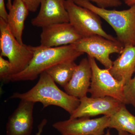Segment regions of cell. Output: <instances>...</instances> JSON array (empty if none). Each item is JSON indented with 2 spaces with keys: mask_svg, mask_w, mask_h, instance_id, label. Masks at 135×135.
<instances>
[{
  "mask_svg": "<svg viewBox=\"0 0 135 135\" xmlns=\"http://www.w3.org/2000/svg\"><path fill=\"white\" fill-rule=\"evenodd\" d=\"M42 104L43 108L50 105L59 107L71 115L80 103L79 98L70 95L60 89L56 82L45 72L40 76L34 86L24 93L15 92L10 97Z\"/></svg>",
  "mask_w": 135,
  "mask_h": 135,
  "instance_id": "obj_2",
  "label": "cell"
},
{
  "mask_svg": "<svg viewBox=\"0 0 135 135\" xmlns=\"http://www.w3.org/2000/svg\"><path fill=\"white\" fill-rule=\"evenodd\" d=\"M73 44L77 51L86 53L88 56L98 60L108 69L113 63L110 55L113 53L120 54L124 48L119 41H113L98 35L83 38Z\"/></svg>",
  "mask_w": 135,
  "mask_h": 135,
  "instance_id": "obj_6",
  "label": "cell"
},
{
  "mask_svg": "<svg viewBox=\"0 0 135 135\" xmlns=\"http://www.w3.org/2000/svg\"><path fill=\"white\" fill-rule=\"evenodd\" d=\"M74 2L105 20L114 30L117 40L123 47L135 46V4L128 9L119 11L99 7L86 0Z\"/></svg>",
  "mask_w": 135,
  "mask_h": 135,
  "instance_id": "obj_3",
  "label": "cell"
},
{
  "mask_svg": "<svg viewBox=\"0 0 135 135\" xmlns=\"http://www.w3.org/2000/svg\"><path fill=\"white\" fill-rule=\"evenodd\" d=\"M12 4L11 0H7V7L9 10L12 8Z\"/></svg>",
  "mask_w": 135,
  "mask_h": 135,
  "instance_id": "obj_25",
  "label": "cell"
},
{
  "mask_svg": "<svg viewBox=\"0 0 135 135\" xmlns=\"http://www.w3.org/2000/svg\"></svg>",
  "mask_w": 135,
  "mask_h": 135,
  "instance_id": "obj_29",
  "label": "cell"
},
{
  "mask_svg": "<svg viewBox=\"0 0 135 135\" xmlns=\"http://www.w3.org/2000/svg\"><path fill=\"white\" fill-rule=\"evenodd\" d=\"M104 135H111L110 130H109V129H108V130L107 131L106 133H105V134Z\"/></svg>",
  "mask_w": 135,
  "mask_h": 135,
  "instance_id": "obj_27",
  "label": "cell"
},
{
  "mask_svg": "<svg viewBox=\"0 0 135 135\" xmlns=\"http://www.w3.org/2000/svg\"><path fill=\"white\" fill-rule=\"evenodd\" d=\"M124 2L126 5L129 7L135 4V0H126Z\"/></svg>",
  "mask_w": 135,
  "mask_h": 135,
  "instance_id": "obj_24",
  "label": "cell"
},
{
  "mask_svg": "<svg viewBox=\"0 0 135 135\" xmlns=\"http://www.w3.org/2000/svg\"><path fill=\"white\" fill-rule=\"evenodd\" d=\"M65 5L69 15V23L83 38L98 35L113 41H118L117 38L105 31L100 17L95 12L72 1L65 0Z\"/></svg>",
  "mask_w": 135,
  "mask_h": 135,
  "instance_id": "obj_5",
  "label": "cell"
},
{
  "mask_svg": "<svg viewBox=\"0 0 135 135\" xmlns=\"http://www.w3.org/2000/svg\"><path fill=\"white\" fill-rule=\"evenodd\" d=\"M12 75V66L8 60L0 56V78L4 82L11 81Z\"/></svg>",
  "mask_w": 135,
  "mask_h": 135,
  "instance_id": "obj_19",
  "label": "cell"
},
{
  "mask_svg": "<svg viewBox=\"0 0 135 135\" xmlns=\"http://www.w3.org/2000/svg\"><path fill=\"white\" fill-rule=\"evenodd\" d=\"M30 12H35L40 5L42 0H22Z\"/></svg>",
  "mask_w": 135,
  "mask_h": 135,
  "instance_id": "obj_21",
  "label": "cell"
},
{
  "mask_svg": "<svg viewBox=\"0 0 135 135\" xmlns=\"http://www.w3.org/2000/svg\"><path fill=\"white\" fill-rule=\"evenodd\" d=\"M92 72L89 59L84 58L77 65L70 81L64 88L68 94L80 99L87 96L91 84Z\"/></svg>",
  "mask_w": 135,
  "mask_h": 135,
  "instance_id": "obj_13",
  "label": "cell"
},
{
  "mask_svg": "<svg viewBox=\"0 0 135 135\" xmlns=\"http://www.w3.org/2000/svg\"><path fill=\"white\" fill-rule=\"evenodd\" d=\"M74 1L76 0H70ZM95 3L99 7L107 9L109 8L117 7L122 5L121 0H86Z\"/></svg>",
  "mask_w": 135,
  "mask_h": 135,
  "instance_id": "obj_20",
  "label": "cell"
},
{
  "mask_svg": "<svg viewBox=\"0 0 135 135\" xmlns=\"http://www.w3.org/2000/svg\"><path fill=\"white\" fill-rule=\"evenodd\" d=\"M118 135H131L129 133L123 131H118Z\"/></svg>",
  "mask_w": 135,
  "mask_h": 135,
  "instance_id": "obj_26",
  "label": "cell"
},
{
  "mask_svg": "<svg viewBox=\"0 0 135 135\" xmlns=\"http://www.w3.org/2000/svg\"><path fill=\"white\" fill-rule=\"evenodd\" d=\"M47 120L46 119L42 120L38 126V131L36 133V135H41L43 131L44 128L47 124Z\"/></svg>",
  "mask_w": 135,
  "mask_h": 135,
  "instance_id": "obj_23",
  "label": "cell"
},
{
  "mask_svg": "<svg viewBox=\"0 0 135 135\" xmlns=\"http://www.w3.org/2000/svg\"><path fill=\"white\" fill-rule=\"evenodd\" d=\"M77 65L74 61L63 62L51 66L45 72L64 88L71 79Z\"/></svg>",
  "mask_w": 135,
  "mask_h": 135,
  "instance_id": "obj_17",
  "label": "cell"
},
{
  "mask_svg": "<svg viewBox=\"0 0 135 135\" xmlns=\"http://www.w3.org/2000/svg\"><path fill=\"white\" fill-rule=\"evenodd\" d=\"M123 1H126V0H123Z\"/></svg>",
  "mask_w": 135,
  "mask_h": 135,
  "instance_id": "obj_28",
  "label": "cell"
},
{
  "mask_svg": "<svg viewBox=\"0 0 135 135\" xmlns=\"http://www.w3.org/2000/svg\"><path fill=\"white\" fill-rule=\"evenodd\" d=\"M79 106L70 115V119L89 118L103 114L111 116L119 110L122 103L109 97L92 98L87 96L80 99Z\"/></svg>",
  "mask_w": 135,
  "mask_h": 135,
  "instance_id": "obj_9",
  "label": "cell"
},
{
  "mask_svg": "<svg viewBox=\"0 0 135 135\" xmlns=\"http://www.w3.org/2000/svg\"><path fill=\"white\" fill-rule=\"evenodd\" d=\"M33 55L23 71L11 76L10 81H33L49 68L59 63L75 60L84 53L77 51L73 44L55 47L32 46Z\"/></svg>",
  "mask_w": 135,
  "mask_h": 135,
  "instance_id": "obj_1",
  "label": "cell"
},
{
  "mask_svg": "<svg viewBox=\"0 0 135 135\" xmlns=\"http://www.w3.org/2000/svg\"><path fill=\"white\" fill-rule=\"evenodd\" d=\"M92 75L89 92L91 97H111L123 103V81H118L113 76L109 69H101L97 64L95 59L88 56Z\"/></svg>",
  "mask_w": 135,
  "mask_h": 135,
  "instance_id": "obj_7",
  "label": "cell"
},
{
  "mask_svg": "<svg viewBox=\"0 0 135 135\" xmlns=\"http://www.w3.org/2000/svg\"><path fill=\"white\" fill-rule=\"evenodd\" d=\"M35 104L31 101L21 100L17 109L8 118L6 135L31 134Z\"/></svg>",
  "mask_w": 135,
  "mask_h": 135,
  "instance_id": "obj_11",
  "label": "cell"
},
{
  "mask_svg": "<svg viewBox=\"0 0 135 135\" xmlns=\"http://www.w3.org/2000/svg\"><path fill=\"white\" fill-rule=\"evenodd\" d=\"M120 55L109 70L116 80L125 84L135 73V46H125Z\"/></svg>",
  "mask_w": 135,
  "mask_h": 135,
  "instance_id": "obj_14",
  "label": "cell"
},
{
  "mask_svg": "<svg viewBox=\"0 0 135 135\" xmlns=\"http://www.w3.org/2000/svg\"><path fill=\"white\" fill-rule=\"evenodd\" d=\"M109 116L81 118L57 122L53 127L62 135H103L109 127Z\"/></svg>",
  "mask_w": 135,
  "mask_h": 135,
  "instance_id": "obj_8",
  "label": "cell"
},
{
  "mask_svg": "<svg viewBox=\"0 0 135 135\" xmlns=\"http://www.w3.org/2000/svg\"><path fill=\"white\" fill-rule=\"evenodd\" d=\"M123 104L131 105L135 108V75L123 86Z\"/></svg>",
  "mask_w": 135,
  "mask_h": 135,
  "instance_id": "obj_18",
  "label": "cell"
},
{
  "mask_svg": "<svg viewBox=\"0 0 135 135\" xmlns=\"http://www.w3.org/2000/svg\"><path fill=\"white\" fill-rule=\"evenodd\" d=\"M0 50L1 56L7 57L11 64L12 75L23 71L33 55L32 46L20 43L10 31L7 22L1 18Z\"/></svg>",
  "mask_w": 135,
  "mask_h": 135,
  "instance_id": "obj_4",
  "label": "cell"
},
{
  "mask_svg": "<svg viewBox=\"0 0 135 135\" xmlns=\"http://www.w3.org/2000/svg\"><path fill=\"white\" fill-rule=\"evenodd\" d=\"M65 0H42L38 14L31 20L33 26L43 27L51 25L69 22Z\"/></svg>",
  "mask_w": 135,
  "mask_h": 135,
  "instance_id": "obj_12",
  "label": "cell"
},
{
  "mask_svg": "<svg viewBox=\"0 0 135 135\" xmlns=\"http://www.w3.org/2000/svg\"><path fill=\"white\" fill-rule=\"evenodd\" d=\"M83 38L69 22L51 25L42 28V46L55 47L73 44Z\"/></svg>",
  "mask_w": 135,
  "mask_h": 135,
  "instance_id": "obj_10",
  "label": "cell"
},
{
  "mask_svg": "<svg viewBox=\"0 0 135 135\" xmlns=\"http://www.w3.org/2000/svg\"><path fill=\"white\" fill-rule=\"evenodd\" d=\"M8 14L5 8V0H0V18L7 22Z\"/></svg>",
  "mask_w": 135,
  "mask_h": 135,
  "instance_id": "obj_22",
  "label": "cell"
},
{
  "mask_svg": "<svg viewBox=\"0 0 135 135\" xmlns=\"http://www.w3.org/2000/svg\"><path fill=\"white\" fill-rule=\"evenodd\" d=\"M8 14L7 23L13 35L21 44H23L22 36L25 22L29 11L22 0H14Z\"/></svg>",
  "mask_w": 135,
  "mask_h": 135,
  "instance_id": "obj_15",
  "label": "cell"
},
{
  "mask_svg": "<svg viewBox=\"0 0 135 135\" xmlns=\"http://www.w3.org/2000/svg\"><path fill=\"white\" fill-rule=\"evenodd\" d=\"M126 105L122 104L119 110L110 116L108 128L135 135V116L128 110Z\"/></svg>",
  "mask_w": 135,
  "mask_h": 135,
  "instance_id": "obj_16",
  "label": "cell"
}]
</instances>
